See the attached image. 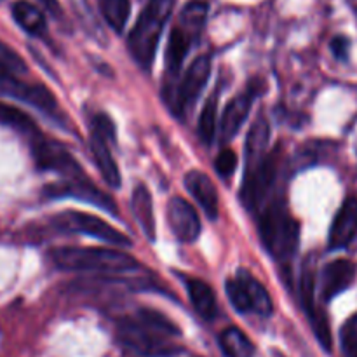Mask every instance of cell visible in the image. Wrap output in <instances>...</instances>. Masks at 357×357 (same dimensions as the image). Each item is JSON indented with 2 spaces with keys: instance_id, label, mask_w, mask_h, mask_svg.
I'll use <instances>...</instances> for the list:
<instances>
[{
  "instance_id": "6da1fadb",
  "label": "cell",
  "mask_w": 357,
  "mask_h": 357,
  "mask_svg": "<svg viewBox=\"0 0 357 357\" xmlns=\"http://www.w3.org/2000/svg\"><path fill=\"white\" fill-rule=\"evenodd\" d=\"M51 260L61 271L117 274L138 268V260L121 250L65 246L51 251Z\"/></svg>"
},
{
  "instance_id": "7a4b0ae2",
  "label": "cell",
  "mask_w": 357,
  "mask_h": 357,
  "mask_svg": "<svg viewBox=\"0 0 357 357\" xmlns=\"http://www.w3.org/2000/svg\"><path fill=\"white\" fill-rule=\"evenodd\" d=\"M174 0H149L129 33V51L136 63L149 68L155 56L164 23L171 16Z\"/></svg>"
},
{
  "instance_id": "3957f363",
  "label": "cell",
  "mask_w": 357,
  "mask_h": 357,
  "mask_svg": "<svg viewBox=\"0 0 357 357\" xmlns=\"http://www.w3.org/2000/svg\"><path fill=\"white\" fill-rule=\"evenodd\" d=\"M261 243L279 260H288L295 255L300 241V225L288 213L284 204L274 202L265 208L260 218Z\"/></svg>"
},
{
  "instance_id": "277c9868",
  "label": "cell",
  "mask_w": 357,
  "mask_h": 357,
  "mask_svg": "<svg viewBox=\"0 0 357 357\" xmlns=\"http://www.w3.org/2000/svg\"><path fill=\"white\" fill-rule=\"evenodd\" d=\"M52 227L63 232H80L114 246H131V239L98 216L84 211H65L52 216Z\"/></svg>"
},
{
  "instance_id": "5b68a950",
  "label": "cell",
  "mask_w": 357,
  "mask_h": 357,
  "mask_svg": "<svg viewBox=\"0 0 357 357\" xmlns=\"http://www.w3.org/2000/svg\"><path fill=\"white\" fill-rule=\"evenodd\" d=\"M119 338L131 351L145 357H173L180 352V347L171 344L166 337L146 330L136 319L122 321L119 326Z\"/></svg>"
},
{
  "instance_id": "8992f818",
  "label": "cell",
  "mask_w": 357,
  "mask_h": 357,
  "mask_svg": "<svg viewBox=\"0 0 357 357\" xmlns=\"http://www.w3.org/2000/svg\"><path fill=\"white\" fill-rule=\"evenodd\" d=\"M279 166V150L267 153L261 160H258L253 166H248L246 174H244L243 188H241V199L248 209L257 208L261 199L267 195L271 187L274 185L275 176H278Z\"/></svg>"
},
{
  "instance_id": "52a82bcc",
  "label": "cell",
  "mask_w": 357,
  "mask_h": 357,
  "mask_svg": "<svg viewBox=\"0 0 357 357\" xmlns=\"http://www.w3.org/2000/svg\"><path fill=\"white\" fill-rule=\"evenodd\" d=\"M31 155L40 171H52V173L61 174L65 180L84 176V171L80 169L79 162L73 159L72 153L65 146L51 139H45L42 136L35 138L31 142Z\"/></svg>"
},
{
  "instance_id": "ba28073f",
  "label": "cell",
  "mask_w": 357,
  "mask_h": 357,
  "mask_svg": "<svg viewBox=\"0 0 357 357\" xmlns=\"http://www.w3.org/2000/svg\"><path fill=\"white\" fill-rule=\"evenodd\" d=\"M0 96L20 100L30 107L38 108L44 114H56V110H58V101L47 87L42 86V84L23 82L20 77H0Z\"/></svg>"
},
{
  "instance_id": "9c48e42d",
  "label": "cell",
  "mask_w": 357,
  "mask_h": 357,
  "mask_svg": "<svg viewBox=\"0 0 357 357\" xmlns=\"http://www.w3.org/2000/svg\"><path fill=\"white\" fill-rule=\"evenodd\" d=\"M209 72H211V59L208 56H199L188 70L185 72L183 79L180 80L176 87V94H174L173 108L181 112L188 107V105L194 103L197 100V96L201 94V91L204 89L206 82H208Z\"/></svg>"
},
{
  "instance_id": "30bf717a",
  "label": "cell",
  "mask_w": 357,
  "mask_h": 357,
  "mask_svg": "<svg viewBox=\"0 0 357 357\" xmlns=\"http://www.w3.org/2000/svg\"><path fill=\"white\" fill-rule=\"evenodd\" d=\"M45 194L51 195V197H77L82 199V201L91 202V204H96L98 208H103L107 211L117 213V204L112 197H108L107 194L100 190V188L94 187L86 176L75 178V180H63L61 183L51 185V187L45 188Z\"/></svg>"
},
{
  "instance_id": "8fae6325",
  "label": "cell",
  "mask_w": 357,
  "mask_h": 357,
  "mask_svg": "<svg viewBox=\"0 0 357 357\" xmlns=\"http://www.w3.org/2000/svg\"><path fill=\"white\" fill-rule=\"evenodd\" d=\"M167 222L181 243H194L201 234V220L194 206L183 197H173L167 202Z\"/></svg>"
},
{
  "instance_id": "7c38bea8",
  "label": "cell",
  "mask_w": 357,
  "mask_h": 357,
  "mask_svg": "<svg viewBox=\"0 0 357 357\" xmlns=\"http://www.w3.org/2000/svg\"><path fill=\"white\" fill-rule=\"evenodd\" d=\"M185 188H187L188 194L199 202V206H201L202 211L208 215V218H218V190H216L215 183H213V180L208 174L202 173V171L199 169L188 171V173L185 174Z\"/></svg>"
},
{
  "instance_id": "4fadbf2b",
  "label": "cell",
  "mask_w": 357,
  "mask_h": 357,
  "mask_svg": "<svg viewBox=\"0 0 357 357\" xmlns=\"http://www.w3.org/2000/svg\"><path fill=\"white\" fill-rule=\"evenodd\" d=\"M354 278L356 267L351 260L340 258V260L330 261L321 274V295L326 302L335 298L354 282Z\"/></svg>"
},
{
  "instance_id": "5bb4252c",
  "label": "cell",
  "mask_w": 357,
  "mask_h": 357,
  "mask_svg": "<svg viewBox=\"0 0 357 357\" xmlns=\"http://www.w3.org/2000/svg\"><path fill=\"white\" fill-rule=\"evenodd\" d=\"M357 236V199H345L337 211L330 229V248L340 250L349 246Z\"/></svg>"
},
{
  "instance_id": "9a60e30c",
  "label": "cell",
  "mask_w": 357,
  "mask_h": 357,
  "mask_svg": "<svg viewBox=\"0 0 357 357\" xmlns=\"http://www.w3.org/2000/svg\"><path fill=\"white\" fill-rule=\"evenodd\" d=\"M253 98V91H246V93L236 96L227 105L222 115V122H220V138H222V142H230L239 132V129L243 128L248 115H250Z\"/></svg>"
},
{
  "instance_id": "2e32d148",
  "label": "cell",
  "mask_w": 357,
  "mask_h": 357,
  "mask_svg": "<svg viewBox=\"0 0 357 357\" xmlns=\"http://www.w3.org/2000/svg\"><path fill=\"white\" fill-rule=\"evenodd\" d=\"M131 211L136 222L142 227L143 234L150 241L155 239V216H153V201L152 194L143 183H138L131 195Z\"/></svg>"
},
{
  "instance_id": "e0dca14e",
  "label": "cell",
  "mask_w": 357,
  "mask_h": 357,
  "mask_svg": "<svg viewBox=\"0 0 357 357\" xmlns=\"http://www.w3.org/2000/svg\"><path fill=\"white\" fill-rule=\"evenodd\" d=\"M91 152H93L94 162H96L103 180L114 188L121 187V171H119L117 162H115L114 155H112L107 139L93 132L91 135Z\"/></svg>"
},
{
  "instance_id": "ac0fdd59",
  "label": "cell",
  "mask_w": 357,
  "mask_h": 357,
  "mask_svg": "<svg viewBox=\"0 0 357 357\" xmlns=\"http://www.w3.org/2000/svg\"><path fill=\"white\" fill-rule=\"evenodd\" d=\"M185 286H187L188 298H190L195 312L206 321L215 319L218 316V305H216V296L213 289L204 281L195 278L187 279Z\"/></svg>"
},
{
  "instance_id": "d6986e66",
  "label": "cell",
  "mask_w": 357,
  "mask_h": 357,
  "mask_svg": "<svg viewBox=\"0 0 357 357\" xmlns=\"http://www.w3.org/2000/svg\"><path fill=\"white\" fill-rule=\"evenodd\" d=\"M195 35L188 31L187 28L181 26L180 23L171 30L169 42H167V51H166V66L171 73L176 75L180 72L181 65L185 61V56L188 54L192 42H195Z\"/></svg>"
},
{
  "instance_id": "ffe728a7",
  "label": "cell",
  "mask_w": 357,
  "mask_h": 357,
  "mask_svg": "<svg viewBox=\"0 0 357 357\" xmlns=\"http://www.w3.org/2000/svg\"><path fill=\"white\" fill-rule=\"evenodd\" d=\"M0 124L20 132V135L26 136L30 142H33L35 138L42 136L38 126L35 124V121L26 112L20 110L14 105L3 103V101H0Z\"/></svg>"
},
{
  "instance_id": "44dd1931",
  "label": "cell",
  "mask_w": 357,
  "mask_h": 357,
  "mask_svg": "<svg viewBox=\"0 0 357 357\" xmlns=\"http://www.w3.org/2000/svg\"><path fill=\"white\" fill-rule=\"evenodd\" d=\"M13 17L26 33L33 37H42L47 31V23L38 7L30 3L28 0H16L13 3Z\"/></svg>"
},
{
  "instance_id": "7402d4cb",
  "label": "cell",
  "mask_w": 357,
  "mask_h": 357,
  "mask_svg": "<svg viewBox=\"0 0 357 357\" xmlns=\"http://www.w3.org/2000/svg\"><path fill=\"white\" fill-rule=\"evenodd\" d=\"M268 138H271V126H268L267 119H265L264 115H260V117L253 122L246 138L248 166H253L258 160L264 159L265 149H267L268 145Z\"/></svg>"
},
{
  "instance_id": "603a6c76",
  "label": "cell",
  "mask_w": 357,
  "mask_h": 357,
  "mask_svg": "<svg viewBox=\"0 0 357 357\" xmlns=\"http://www.w3.org/2000/svg\"><path fill=\"white\" fill-rule=\"evenodd\" d=\"M218 344L227 357H253L255 345L239 328L230 326L220 333Z\"/></svg>"
},
{
  "instance_id": "cb8c5ba5",
  "label": "cell",
  "mask_w": 357,
  "mask_h": 357,
  "mask_svg": "<svg viewBox=\"0 0 357 357\" xmlns=\"http://www.w3.org/2000/svg\"><path fill=\"white\" fill-rule=\"evenodd\" d=\"M239 278L243 279L244 288H246L248 298H250L251 303V312H257L260 316H271L272 310H274V305H272V298L267 289L264 288V284H260L248 272H241Z\"/></svg>"
},
{
  "instance_id": "d4e9b609",
  "label": "cell",
  "mask_w": 357,
  "mask_h": 357,
  "mask_svg": "<svg viewBox=\"0 0 357 357\" xmlns=\"http://www.w3.org/2000/svg\"><path fill=\"white\" fill-rule=\"evenodd\" d=\"M136 321L142 324L143 328L146 330L153 331V333L160 335V337H178L181 333L180 328L173 323L171 319H167L164 314H160L159 310H153V309H139L136 312Z\"/></svg>"
},
{
  "instance_id": "484cf974",
  "label": "cell",
  "mask_w": 357,
  "mask_h": 357,
  "mask_svg": "<svg viewBox=\"0 0 357 357\" xmlns=\"http://www.w3.org/2000/svg\"><path fill=\"white\" fill-rule=\"evenodd\" d=\"M208 3L202 2V0L188 2L187 6L183 7V10H181V16L178 23L199 37V33H201L202 26H204L206 23V17H208Z\"/></svg>"
},
{
  "instance_id": "4316f807",
  "label": "cell",
  "mask_w": 357,
  "mask_h": 357,
  "mask_svg": "<svg viewBox=\"0 0 357 357\" xmlns=\"http://www.w3.org/2000/svg\"><path fill=\"white\" fill-rule=\"evenodd\" d=\"M101 13L115 31H122L131 13L129 0H101Z\"/></svg>"
},
{
  "instance_id": "83f0119b",
  "label": "cell",
  "mask_w": 357,
  "mask_h": 357,
  "mask_svg": "<svg viewBox=\"0 0 357 357\" xmlns=\"http://www.w3.org/2000/svg\"><path fill=\"white\" fill-rule=\"evenodd\" d=\"M216 110H218V98H216V94H213V96L204 103V108H202L197 126L199 138H201L202 143H206V145H209V143L213 142V138H215Z\"/></svg>"
},
{
  "instance_id": "f1b7e54d",
  "label": "cell",
  "mask_w": 357,
  "mask_h": 357,
  "mask_svg": "<svg viewBox=\"0 0 357 357\" xmlns=\"http://www.w3.org/2000/svg\"><path fill=\"white\" fill-rule=\"evenodd\" d=\"M23 73H26V63L13 47L0 40V77H20Z\"/></svg>"
},
{
  "instance_id": "f546056e",
  "label": "cell",
  "mask_w": 357,
  "mask_h": 357,
  "mask_svg": "<svg viewBox=\"0 0 357 357\" xmlns=\"http://www.w3.org/2000/svg\"><path fill=\"white\" fill-rule=\"evenodd\" d=\"M300 296H302V305L305 309L307 316H312L317 310L316 305V275L312 268L303 267L302 279H300Z\"/></svg>"
},
{
  "instance_id": "4dcf8cb0",
  "label": "cell",
  "mask_w": 357,
  "mask_h": 357,
  "mask_svg": "<svg viewBox=\"0 0 357 357\" xmlns=\"http://www.w3.org/2000/svg\"><path fill=\"white\" fill-rule=\"evenodd\" d=\"M225 289H227V296H229L234 309H237L239 312H250L251 303H250V298H248V293H246V288H244L243 279H241L239 275H237V278L229 279L225 284Z\"/></svg>"
},
{
  "instance_id": "1f68e13d",
  "label": "cell",
  "mask_w": 357,
  "mask_h": 357,
  "mask_svg": "<svg viewBox=\"0 0 357 357\" xmlns=\"http://www.w3.org/2000/svg\"><path fill=\"white\" fill-rule=\"evenodd\" d=\"M340 340L345 357H357V314L344 324Z\"/></svg>"
},
{
  "instance_id": "d6a6232c",
  "label": "cell",
  "mask_w": 357,
  "mask_h": 357,
  "mask_svg": "<svg viewBox=\"0 0 357 357\" xmlns=\"http://www.w3.org/2000/svg\"><path fill=\"white\" fill-rule=\"evenodd\" d=\"M236 167H237L236 152L230 149L222 150L215 160L216 173H218L222 178H230L234 174V171H236Z\"/></svg>"
},
{
  "instance_id": "836d02e7",
  "label": "cell",
  "mask_w": 357,
  "mask_h": 357,
  "mask_svg": "<svg viewBox=\"0 0 357 357\" xmlns=\"http://www.w3.org/2000/svg\"><path fill=\"white\" fill-rule=\"evenodd\" d=\"M93 132L100 135L101 138H105L107 142H115L117 138V132H115L114 122L110 121V117L105 114H98L96 117L93 119Z\"/></svg>"
},
{
  "instance_id": "e575fe53",
  "label": "cell",
  "mask_w": 357,
  "mask_h": 357,
  "mask_svg": "<svg viewBox=\"0 0 357 357\" xmlns=\"http://www.w3.org/2000/svg\"><path fill=\"white\" fill-rule=\"evenodd\" d=\"M331 51H333L335 58L337 59H347L349 58V38L342 37V35H338V37H335L333 40H331Z\"/></svg>"
},
{
  "instance_id": "d590c367",
  "label": "cell",
  "mask_w": 357,
  "mask_h": 357,
  "mask_svg": "<svg viewBox=\"0 0 357 357\" xmlns=\"http://www.w3.org/2000/svg\"><path fill=\"white\" fill-rule=\"evenodd\" d=\"M38 2H40L42 6H44V9L47 10V13L51 14V16L59 17L63 14L61 6H59L58 0H38Z\"/></svg>"
}]
</instances>
